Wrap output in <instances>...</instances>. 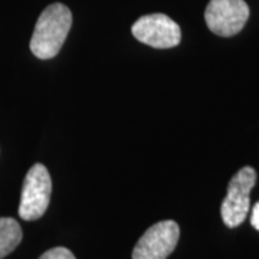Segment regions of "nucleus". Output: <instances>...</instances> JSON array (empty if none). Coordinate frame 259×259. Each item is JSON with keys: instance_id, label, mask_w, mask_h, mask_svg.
<instances>
[{"instance_id": "1", "label": "nucleus", "mask_w": 259, "mask_h": 259, "mask_svg": "<svg viewBox=\"0 0 259 259\" xmlns=\"http://www.w3.org/2000/svg\"><path fill=\"white\" fill-rule=\"evenodd\" d=\"M72 26V13L62 3H52L40 13L30 39V51L39 59L59 54Z\"/></svg>"}, {"instance_id": "2", "label": "nucleus", "mask_w": 259, "mask_h": 259, "mask_svg": "<svg viewBox=\"0 0 259 259\" xmlns=\"http://www.w3.org/2000/svg\"><path fill=\"white\" fill-rule=\"evenodd\" d=\"M52 193V180L44 164L36 163L29 168L22 186L19 216L23 221H36L47 212Z\"/></svg>"}, {"instance_id": "3", "label": "nucleus", "mask_w": 259, "mask_h": 259, "mask_svg": "<svg viewBox=\"0 0 259 259\" xmlns=\"http://www.w3.org/2000/svg\"><path fill=\"white\" fill-rule=\"evenodd\" d=\"M256 183V171L252 167H243L232 177L228 193L223 199L221 214L228 228H238L245 222L249 212V194Z\"/></svg>"}, {"instance_id": "4", "label": "nucleus", "mask_w": 259, "mask_h": 259, "mask_svg": "<svg viewBox=\"0 0 259 259\" xmlns=\"http://www.w3.org/2000/svg\"><path fill=\"white\" fill-rule=\"evenodd\" d=\"M248 19L249 8L245 0H210L204 10L206 25L218 36L239 33Z\"/></svg>"}, {"instance_id": "5", "label": "nucleus", "mask_w": 259, "mask_h": 259, "mask_svg": "<svg viewBox=\"0 0 259 259\" xmlns=\"http://www.w3.org/2000/svg\"><path fill=\"white\" fill-rule=\"evenodd\" d=\"M131 32L137 40L157 49L177 47L182 40L180 26L163 13H153L140 18L131 26Z\"/></svg>"}, {"instance_id": "6", "label": "nucleus", "mask_w": 259, "mask_h": 259, "mask_svg": "<svg viewBox=\"0 0 259 259\" xmlns=\"http://www.w3.org/2000/svg\"><path fill=\"white\" fill-rule=\"evenodd\" d=\"M180 238V228L175 221H163L144 232L133 250V259H167Z\"/></svg>"}, {"instance_id": "7", "label": "nucleus", "mask_w": 259, "mask_h": 259, "mask_svg": "<svg viewBox=\"0 0 259 259\" xmlns=\"http://www.w3.org/2000/svg\"><path fill=\"white\" fill-rule=\"evenodd\" d=\"M22 241V228L12 218H0V259L8 256Z\"/></svg>"}, {"instance_id": "8", "label": "nucleus", "mask_w": 259, "mask_h": 259, "mask_svg": "<svg viewBox=\"0 0 259 259\" xmlns=\"http://www.w3.org/2000/svg\"><path fill=\"white\" fill-rule=\"evenodd\" d=\"M39 259H75L74 253L66 248H54L47 250L44 255H40Z\"/></svg>"}, {"instance_id": "9", "label": "nucleus", "mask_w": 259, "mask_h": 259, "mask_svg": "<svg viewBox=\"0 0 259 259\" xmlns=\"http://www.w3.org/2000/svg\"><path fill=\"white\" fill-rule=\"evenodd\" d=\"M250 225L259 231V202L252 209V214H250Z\"/></svg>"}]
</instances>
